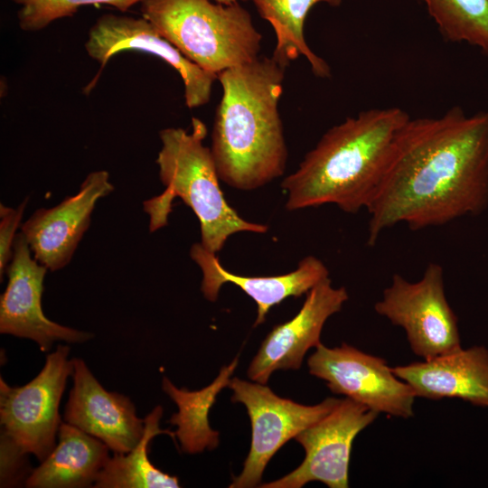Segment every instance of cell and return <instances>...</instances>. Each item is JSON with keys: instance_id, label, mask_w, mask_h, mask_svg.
I'll return each instance as SVG.
<instances>
[{"instance_id": "ffe728a7", "label": "cell", "mask_w": 488, "mask_h": 488, "mask_svg": "<svg viewBox=\"0 0 488 488\" xmlns=\"http://www.w3.org/2000/svg\"><path fill=\"white\" fill-rule=\"evenodd\" d=\"M250 1L258 13L273 27L277 44L272 58L286 67L303 55L309 62L313 73L319 78H329L331 69L327 62L308 46L304 35L305 18L311 8L325 3L338 6L342 0H243Z\"/></svg>"}, {"instance_id": "9a60e30c", "label": "cell", "mask_w": 488, "mask_h": 488, "mask_svg": "<svg viewBox=\"0 0 488 488\" xmlns=\"http://www.w3.org/2000/svg\"><path fill=\"white\" fill-rule=\"evenodd\" d=\"M73 386L64 409L65 422L102 441L115 454L132 450L145 431L131 399L108 391L85 361L73 358Z\"/></svg>"}, {"instance_id": "52a82bcc", "label": "cell", "mask_w": 488, "mask_h": 488, "mask_svg": "<svg viewBox=\"0 0 488 488\" xmlns=\"http://www.w3.org/2000/svg\"><path fill=\"white\" fill-rule=\"evenodd\" d=\"M69 353L67 345H58L38 375L23 386L11 387L0 378L1 436L40 463L56 446L60 401L73 373Z\"/></svg>"}, {"instance_id": "cb8c5ba5", "label": "cell", "mask_w": 488, "mask_h": 488, "mask_svg": "<svg viewBox=\"0 0 488 488\" xmlns=\"http://www.w3.org/2000/svg\"><path fill=\"white\" fill-rule=\"evenodd\" d=\"M26 453L5 436L0 437V484L9 487L24 483L32 473Z\"/></svg>"}, {"instance_id": "6da1fadb", "label": "cell", "mask_w": 488, "mask_h": 488, "mask_svg": "<svg viewBox=\"0 0 488 488\" xmlns=\"http://www.w3.org/2000/svg\"><path fill=\"white\" fill-rule=\"evenodd\" d=\"M487 208L488 110L468 115L455 106L437 117H410L367 208V245L401 222L418 230Z\"/></svg>"}, {"instance_id": "2e32d148", "label": "cell", "mask_w": 488, "mask_h": 488, "mask_svg": "<svg viewBox=\"0 0 488 488\" xmlns=\"http://www.w3.org/2000/svg\"><path fill=\"white\" fill-rule=\"evenodd\" d=\"M190 255L202 272L201 290L206 299L215 302L220 289L230 283L239 287L257 305L254 326L263 324L271 307L285 299L298 297L309 292L315 285L329 277V270L314 256L304 258L294 271L279 276L246 277L227 270L212 253L201 243L192 246Z\"/></svg>"}, {"instance_id": "ba28073f", "label": "cell", "mask_w": 488, "mask_h": 488, "mask_svg": "<svg viewBox=\"0 0 488 488\" xmlns=\"http://www.w3.org/2000/svg\"><path fill=\"white\" fill-rule=\"evenodd\" d=\"M229 388L231 400L242 403L251 422V445L243 469L230 488H251L260 483L263 472L273 455L329 413L340 399L326 398L316 405H303L276 395L266 384L232 378Z\"/></svg>"}, {"instance_id": "3957f363", "label": "cell", "mask_w": 488, "mask_h": 488, "mask_svg": "<svg viewBox=\"0 0 488 488\" xmlns=\"http://www.w3.org/2000/svg\"><path fill=\"white\" fill-rule=\"evenodd\" d=\"M409 118L399 107L371 108L329 128L282 181L286 210L328 203L352 214L367 210Z\"/></svg>"}, {"instance_id": "44dd1931", "label": "cell", "mask_w": 488, "mask_h": 488, "mask_svg": "<svg viewBox=\"0 0 488 488\" xmlns=\"http://www.w3.org/2000/svg\"><path fill=\"white\" fill-rule=\"evenodd\" d=\"M163 408L156 406L145 418V431L138 444L129 452L109 457L93 485L96 488H177V476L156 468L148 458L151 440L166 434L175 438L174 432L161 429L159 422Z\"/></svg>"}, {"instance_id": "d4e9b609", "label": "cell", "mask_w": 488, "mask_h": 488, "mask_svg": "<svg viewBox=\"0 0 488 488\" xmlns=\"http://www.w3.org/2000/svg\"><path fill=\"white\" fill-rule=\"evenodd\" d=\"M28 203L25 198L16 208L0 204V279L5 274L7 267L13 257V248L15 237L24 210Z\"/></svg>"}, {"instance_id": "277c9868", "label": "cell", "mask_w": 488, "mask_h": 488, "mask_svg": "<svg viewBox=\"0 0 488 488\" xmlns=\"http://www.w3.org/2000/svg\"><path fill=\"white\" fill-rule=\"evenodd\" d=\"M205 124L192 119V131L167 127L160 131L156 158L164 191L144 202L151 232L165 226L174 198L190 207L200 222L201 244L217 254L238 232L265 233L267 226L244 220L226 201L211 148L203 145Z\"/></svg>"}, {"instance_id": "5b68a950", "label": "cell", "mask_w": 488, "mask_h": 488, "mask_svg": "<svg viewBox=\"0 0 488 488\" xmlns=\"http://www.w3.org/2000/svg\"><path fill=\"white\" fill-rule=\"evenodd\" d=\"M141 14L160 35L203 70L218 76L258 57L262 35L238 1L142 0Z\"/></svg>"}, {"instance_id": "7c38bea8", "label": "cell", "mask_w": 488, "mask_h": 488, "mask_svg": "<svg viewBox=\"0 0 488 488\" xmlns=\"http://www.w3.org/2000/svg\"><path fill=\"white\" fill-rule=\"evenodd\" d=\"M88 55L101 65L123 51H139L159 57L181 76L185 105L195 108L209 102L217 76L209 73L183 56L145 19L106 14L90 27L85 42Z\"/></svg>"}, {"instance_id": "5bb4252c", "label": "cell", "mask_w": 488, "mask_h": 488, "mask_svg": "<svg viewBox=\"0 0 488 488\" xmlns=\"http://www.w3.org/2000/svg\"><path fill=\"white\" fill-rule=\"evenodd\" d=\"M349 295L345 287H334L327 277L306 293L299 312L289 321L277 324L263 340L252 359L248 377L267 384L278 370H298L307 351L317 347L323 327L330 316L338 313Z\"/></svg>"}, {"instance_id": "484cf974", "label": "cell", "mask_w": 488, "mask_h": 488, "mask_svg": "<svg viewBox=\"0 0 488 488\" xmlns=\"http://www.w3.org/2000/svg\"><path fill=\"white\" fill-rule=\"evenodd\" d=\"M211 1H214V2L220 3V4H223V5H230V4H232L234 2H237L238 0H211Z\"/></svg>"}, {"instance_id": "e0dca14e", "label": "cell", "mask_w": 488, "mask_h": 488, "mask_svg": "<svg viewBox=\"0 0 488 488\" xmlns=\"http://www.w3.org/2000/svg\"><path fill=\"white\" fill-rule=\"evenodd\" d=\"M419 398L459 399L488 408V350L473 346L430 360L392 367Z\"/></svg>"}, {"instance_id": "7402d4cb", "label": "cell", "mask_w": 488, "mask_h": 488, "mask_svg": "<svg viewBox=\"0 0 488 488\" xmlns=\"http://www.w3.org/2000/svg\"><path fill=\"white\" fill-rule=\"evenodd\" d=\"M443 39L488 57V0H421Z\"/></svg>"}, {"instance_id": "8fae6325", "label": "cell", "mask_w": 488, "mask_h": 488, "mask_svg": "<svg viewBox=\"0 0 488 488\" xmlns=\"http://www.w3.org/2000/svg\"><path fill=\"white\" fill-rule=\"evenodd\" d=\"M5 274L8 282L0 299V333L34 341L47 352L55 342L83 343L92 334L50 320L42 308L47 268L33 256L20 231Z\"/></svg>"}, {"instance_id": "ac0fdd59", "label": "cell", "mask_w": 488, "mask_h": 488, "mask_svg": "<svg viewBox=\"0 0 488 488\" xmlns=\"http://www.w3.org/2000/svg\"><path fill=\"white\" fill-rule=\"evenodd\" d=\"M99 439L67 422H61L58 442L33 469L25 485L31 488H81L93 486L110 457Z\"/></svg>"}, {"instance_id": "9c48e42d", "label": "cell", "mask_w": 488, "mask_h": 488, "mask_svg": "<svg viewBox=\"0 0 488 488\" xmlns=\"http://www.w3.org/2000/svg\"><path fill=\"white\" fill-rule=\"evenodd\" d=\"M309 373L330 390L388 416L409 418L417 396L380 357L345 343L329 348L322 343L308 358Z\"/></svg>"}, {"instance_id": "8992f818", "label": "cell", "mask_w": 488, "mask_h": 488, "mask_svg": "<svg viewBox=\"0 0 488 488\" xmlns=\"http://www.w3.org/2000/svg\"><path fill=\"white\" fill-rule=\"evenodd\" d=\"M374 310L405 331L411 351L423 360L462 348L457 316L446 299L439 264L429 263L416 282L394 274Z\"/></svg>"}, {"instance_id": "4fadbf2b", "label": "cell", "mask_w": 488, "mask_h": 488, "mask_svg": "<svg viewBox=\"0 0 488 488\" xmlns=\"http://www.w3.org/2000/svg\"><path fill=\"white\" fill-rule=\"evenodd\" d=\"M113 191L109 174L94 171L76 194L52 208L36 210L21 226L34 258L50 271L66 267L90 225L98 201Z\"/></svg>"}, {"instance_id": "603a6c76", "label": "cell", "mask_w": 488, "mask_h": 488, "mask_svg": "<svg viewBox=\"0 0 488 488\" xmlns=\"http://www.w3.org/2000/svg\"><path fill=\"white\" fill-rule=\"evenodd\" d=\"M20 5L17 12L19 27L25 32H37L52 22L71 17L80 6L108 5L125 12L142 0H11Z\"/></svg>"}, {"instance_id": "d6986e66", "label": "cell", "mask_w": 488, "mask_h": 488, "mask_svg": "<svg viewBox=\"0 0 488 488\" xmlns=\"http://www.w3.org/2000/svg\"><path fill=\"white\" fill-rule=\"evenodd\" d=\"M238 357L228 366L221 369L217 378L207 387L199 390L176 388L169 379L163 378L164 391L174 401L178 411L168 421L177 427L174 432L181 448L188 454L214 449L219 445V432L209 424V411L216 401L219 392L229 387L230 376L238 366Z\"/></svg>"}, {"instance_id": "30bf717a", "label": "cell", "mask_w": 488, "mask_h": 488, "mask_svg": "<svg viewBox=\"0 0 488 488\" xmlns=\"http://www.w3.org/2000/svg\"><path fill=\"white\" fill-rule=\"evenodd\" d=\"M378 415L350 399H340L329 413L295 437L305 452L301 465L286 475L259 487L301 488L309 482L318 481L329 488H347L353 441Z\"/></svg>"}, {"instance_id": "7a4b0ae2", "label": "cell", "mask_w": 488, "mask_h": 488, "mask_svg": "<svg viewBox=\"0 0 488 488\" xmlns=\"http://www.w3.org/2000/svg\"><path fill=\"white\" fill-rule=\"evenodd\" d=\"M286 67L272 57L224 70L211 152L221 181L251 191L285 173L288 152L278 110Z\"/></svg>"}]
</instances>
